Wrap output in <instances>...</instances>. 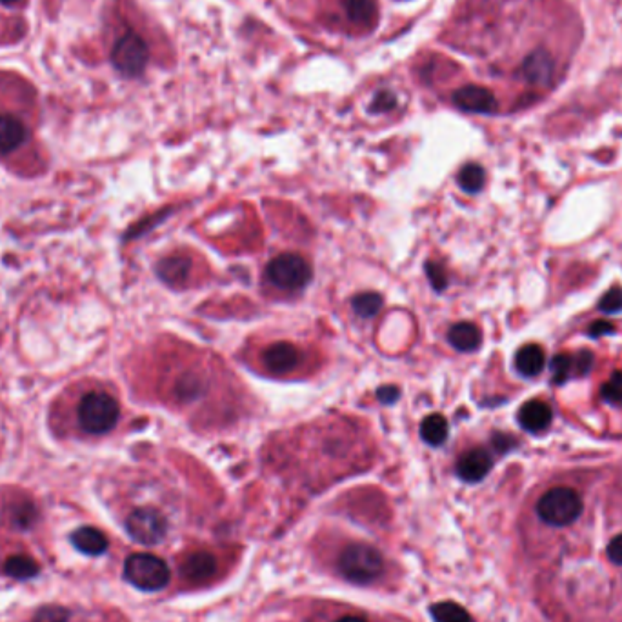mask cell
<instances>
[{"label":"cell","mask_w":622,"mask_h":622,"mask_svg":"<svg viewBox=\"0 0 622 622\" xmlns=\"http://www.w3.org/2000/svg\"><path fill=\"white\" fill-rule=\"evenodd\" d=\"M41 526V512L26 495L0 499V577L26 581L44 570Z\"/></svg>","instance_id":"cell-1"},{"label":"cell","mask_w":622,"mask_h":622,"mask_svg":"<svg viewBox=\"0 0 622 622\" xmlns=\"http://www.w3.org/2000/svg\"><path fill=\"white\" fill-rule=\"evenodd\" d=\"M35 90L11 71H0V155H11L31 141Z\"/></svg>","instance_id":"cell-2"},{"label":"cell","mask_w":622,"mask_h":622,"mask_svg":"<svg viewBox=\"0 0 622 622\" xmlns=\"http://www.w3.org/2000/svg\"><path fill=\"white\" fill-rule=\"evenodd\" d=\"M170 577V566L153 553H133L124 562V579L141 592H161Z\"/></svg>","instance_id":"cell-3"},{"label":"cell","mask_w":622,"mask_h":622,"mask_svg":"<svg viewBox=\"0 0 622 622\" xmlns=\"http://www.w3.org/2000/svg\"><path fill=\"white\" fill-rule=\"evenodd\" d=\"M582 499L579 493L559 486L552 488L550 492L544 493L537 502V515L542 522L555 526V528H566L581 517Z\"/></svg>","instance_id":"cell-4"},{"label":"cell","mask_w":622,"mask_h":622,"mask_svg":"<svg viewBox=\"0 0 622 622\" xmlns=\"http://www.w3.org/2000/svg\"><path fill=\"white\" fill-rule=\"evenodd\" d=\"M384 561L381 553L368 544H350L339 557L342 577L355 584H370L382 573Z\"/></svg>","instance_id":"cell-5"},{"label":"cell","mask_w":622,"mask_h":622,"mask_svg":"<svg viewBox=\"0 0 622 622\" xmlns=\"http://www.w3.org/2000/svg\"><path fill=\"white\" fill-rule=\"evenodd\" d=\"M119 413V402L110 393L91 392L84 395L79 404V424L86 433L102 435L115 428Z\"/></svg>","instance_id":"cell-6"},{"label":"cell","mask_w":622,"mask_h":622,"mask_svg":"<svg viewBox=\"0 0 622 622\" xmlns=\"http://www.w3.org/2000/svg\"><path fill=\"white\" fill-rule=\"evenodd\" d=\"M150 61L148 44L135 31H126L111 48V64L128 79L141 77Z\"/></svg>","instance_id":"cell-7"},{"label":"cell","mask_w":622,"mask_h":622,"mask_svg":"<svg viewBox=\"0 0 622 622\" xmlns=\"http://www.w3.org/2000/svg\"><path fill=\"white\" fill-rule=\"evenodd\" d=\"M268 279L281 290H302L311 281L310 262L297 253H282L268 264Z\"/></svg>","instance_id":"cell-8"},{"label":"cell","mask_w":622,"mask_h":622,"mask_svg":"<svg viewBox=\"0 0 622 622\" xmlns=\"http://www.w3.org/2000/svg\"><path fill=\"white\" fill-rule=\"evenodd\" d=\"M126 532L133 541L144 546H157L168 532L166 517L155 508H137L126 517Z\"/></svg>","instance_id":"cell-9"},{"label":"cell","mask_w":622,"mask_h":622,"mask_svg":"<svg viewBox=\"0 0 622 622\" xmlns=\"http://www.w3.org/2000/svg\"><path fill=\"white\" fill-rule=\"evenodd\" d=\"M452 101L459 110L466 111V113L488 115V113H495L499 108L497 97L492 91L482 86H475V84L459 88L453 93Z\"/></svg>","instance_id":"cell-10"},{"label":"cell","mask_w":622,"mask_h":622,"mask_svg":"<svg viewBox=\"0 0 622 622\" xmlns=\"http://www.w3.org/2000/svg\"><path fill=\"white\" fill-rule=\"evenodd\" d=\"M302 352L291 342H275L262 353V364L271 373H290L301 366Z\"/></svg>","instance_id":"cell-11"},{"label":"cell","mask_w":622,"mask_h":622,"mask_svg":"<svg viewBox=\"0 0 622 622\" xmlns=\"http://www.w3.org/2000/svg\"><path fill=\"white\" fill-rule=\"evenodd\" d=\"M593 357L590 352L577 353V355H568V353H559L552 361V375L555 384L586 375L592 370Z\"/></svg>","instance_id":"cell-12"},{"label":"cell","mask_w":622,"mask_h":622,"mask_svg":"<svg viewBox=\"0 0 622 622\" xmlns=\"http://www.w3.org/2000/svg\"><path fill=\"white\" fill-rule=\"evenodd\" d=\"M492 455L482 450L473 448L470 452L464 453L457 462V475L464 482H479L492 470Z\"/></svg>","instance_id":"cell-13"},{"label":"cell","mask_w":622,"mask_h":622,"mask_svg":"<svg viewBox=\"0 0 622 622\" xmlns=\"http://www.w3.org/2000/svg\"><path fill=\"white\" fill-rule=\"evenodd\" d=\"M341 6L353 26L361 30H373L379 21L377 0H341Z\"/></svg>","instance_id":"cell-14"},{"label":"cell","mask_w":622,"mask_h":622,"mask_svg":"<svg viewBox=\"0 0 622 622\" xmlns=\"http://www.w3.org/2000/svg\"><path fill=\"white\" fill-rule=\"evenodd\" d=\"M552 408L544 401H528L519 410V422L526 432H542L550 426L552 422Z\"/></svg>","instance_id":"cell-15"},{"label":"cell","mask_w":622,"mask_h":622,"mask_svg":"<svg viewBox=\"0 0 622 622\" xmlns=\"http://www.w3.org/2000/svg\"><path fill=\"white\" fill-rule=\"evenodd\" d=\"M448 341L459 352H475L481 346L482 333L473 322H457L448 332Z\"/></svg>","instance_id":"cell-16"},{"label":"cell","mask_w":622,"mask_h":622,"mask_svg":"<svg viewBox=\"0 0 622 622\" xmlns=\"http://www.w3.org/2000/svg\"><path fill=\"white\" fill-rule=\"evenodd\" d=\"M71 542L79 552L86 555H102L108 550L106 535L93 526H82L79 530H75L71 535Z\"/></svg>","instance_id":"cell-17"},{"label":"cell","mask_w":622,"mask_h":622,"mask_svg":"<svg viewBox=\"0 0 622 622\" xmlns=\"http://www.w3.org/2000/svg\"><path fill=\"white\" fill-rule=\"evenodd\" d=\"M191 271V261L188 257H182V255H173V257H166L157 264V273L161 277L162 281L170 286H181L184 282L188 281Z\"/></svg>","instance_id":"cell-18"},{"label":"cell","mask_w":622,"mask_h":622,"mask_svg":"<svg viewBox=\"0 0 622 622\" xmlns=\"http://www.w3.org/2000/svg\"><path fill=\"white\" fill-rule=\"evenodd\" d=\"M217 570L215 557L208 552L191 553L190 557L184 562L182 572L193 582L206 581Z\"/></svg>","instance_id":"cell-19"},{"label":"cell","mask_w":622,"mask_h":622,"mask_svg":"<svg viewBox=\"0 0 622 622\" xmlns=\"http://www.w3.org/2000/svg\"><path fill=\"white\" fill-rule=\"evenodd\" d=\"M544 350L537 344H526L515 355V368L524 377H535L544 368Z\"/></svg>","instance_id":"cell-20"},{"label":"cell","mask_w":622,"mask_h":622,"mask_svg":"<svg viewBox=\"0 0 622 622\" xmlns=\"http://www.w3.org/2000/svg\"><path fill=\"white\" fill-rule=\"evenodd\" d=\"M448 421L442 417L441 413H433L428 415L421 422L422 441L428 442L430 446H441L448 439Z\"/></svg>","instance_id":"cell-21"},{"label":"cell","mask_w":622,"mask_h":622,"mask_svg":"<svg viewBox=\"0 0 622 622\" xmlns=\"http://www.w3.org/2000/svg\"><path fill=\"white\" fill-rule=\"evenodd\" d=\"M435 622H473L472 615L457 602H437L430 608Z\"/></svg>","instance_id":"cell-22"},{"label":"cell","mask_w":622,"mask_h":622,"mask_svg":"<svg viewBox=\"0 0 622 622\" xmlns=\"http://www.w3.org/2000/svg\"><path fill=\"white\" fill-rule=\"evenodd\" d=\"M457 181H459V186H461L462 190L466 191V193H479V191L484 188V181H486V173L482 170V166L479 164H466L461 171H459V177H457Z\"/></svg>","instance_id":"cell-23"},{"label":"cell","mask_w":622,"mask_h":622,"mask_svg":"<svg viewBox=\"0 0 622 622\" xmlns=\"http://www.w3.org/2000/svg\"><path fill=\"white\" fill-rule=\"evenodd\" d=\"M353 311L364 317V319H370L373 315H377L382 308V297L379 293H373V291H366V293H359L352 302Z\"/></svg>","instance_id":"cell-24"},{"label":"cell","mask_w":622,"mask_h":622,"mask_svg":"<svg viewBox=\"0 0 622 622\" xmlns=\"http://www.w3.org/2000/svg\"><path fill=\"white\" fill-rule=\"evenodd\" d=\"M602 397L615 406H622V373H613L612 379L602 386Z\"/></svg>","instance_id":"cell-25"},{"label":"cell","mask_w":622,"mask_h":622,"mask_svg":"<svg viewBox=\"0 0 622 622\" xmlns=\"http://www.w3.org/2000/svg\"><path fill=\"white\" fill-rule=\"evenodd\" d=\"M599 308H601L604 313H617V311H621L622 290L613 288V290L608 291V293L602 297L601 302H599Z\"/></svg>","instance_id":"cell-26"},{"label":"cell","mask_w":622,"mask_h":622,"mask_svg":"<svg viewBox=\"0 0 622 622\" xmlns=\"http://www.w3.org/2000/svg\"><path fill=\"white\" fill-rule=\"evenodd\" d=\"M395 104H397V99H395L392 91H379L375 95V99H373L372 111L373 113H377V111H390L395 108Z\"/></svg>","instance_id":"cell-27"},{"label":"cell","mask_w":622,"mask_h":622,"mask_svg":"<svg viewBox=\"0 0 622 622\" xmlns=\"http://www.w3.org/2000/svg\"><path fill=\"white\" fill-rule=\"evenodd\" d=\"M426 275H428V279L432 281L433 286H435L437 290H444V288H446V275H444V270H442L439 264H435V262H426Z\"/></svg>","instance_id":"cell-28"},{"label":"cell","mask_w":622,"mask_h":622,"mask_svg":"<svg viewBox=\"0 0 622 622\" xmlns=\"http://www.w3.org/2000/svg\"><path fill=\"white\" fill-rule=\"evenodd\" d=\"M606 555H608L610 562L622 566V533L610 541L608 548H606Z\"/></svg>","instance_id":"cell-29"},{"label":"cell","mask_w":622,"mask_h":622,"mask_svg":"<svg viewBox=\"0 0 622 622\" xmlns=\"http://www.w3.org/2000/svg\"><path fill=\"white\" fill-rule=\"evenodd\" d=\"M377 397H379L382 402L390 404V402L397 401V397H399V390H397L395 386H384V388H381V390L377 392Z\"/></svg>","instance_id":"cell-30"},{"label":"cell","mask_w":622,"mask_h":622,"mask_svg":"<svg viewBox=\"0 0 622 622\" xmlns=\"http://www.w3.org/2000/svg\"><path fill=\"white\" fill-rule=\"evenodd\" d=\"M613 332V324L610 322L599 321L592 324V328H590V335L593 337H599L602 333H612Z\"/></svg>","instance_id":"cell-31"},{"label":"cell","mask_w":622,"mask_h":622,"mask_svg":"<svg viewBox=\"0 0 622 622\" xmlns=\"http://www.w3.org/2000/svg\"><path fill=\"white\" fill-rule=\"evenodd\" d=\"M26 0H0V6H6V8H17L22 6Z\"/></svg>","instance_id":"cell-32"},{"label":"cell","mask_w":622,"mask_h":622,"mask_svg":"<svg viewBox=\"0 0 622 622\" xmlns=\"http://www.w3.org/2000/svg\"><path fill=\"white\" fill-rule=\"evenodd\" d=\"M337 622H366V621H364V619H361V617H355V615H348V617H342V619H339V621Z\"/></svg>","instance_id":"cell-33"}]
</instances>
